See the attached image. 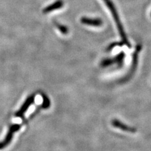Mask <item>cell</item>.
Listing matches in <instances>:
<instances>
[{
    "mask_svg": "<svg viewBox=\"0 0 151 151\" xmlns=\"http://www.w3.org/2000/svg\"><path fill=\"white\" fill-rule=\"evenodd\" d=\"M103 1L105 3L106 6L108 7V9H110V11L112 13L113 18V19H114L115 23H116L118 30H119V32L120 33V37H122V39L123 42H124V43L125 44H126V45H127L129 47H130V44L129 43L128 39H127L126 34H125V33L124 30V28H123L122 23L120 20L119 14H118V13H117V11L115 8L114 4L113 3L111 0H103Z\"/></svg>",
    "mask_w": 151,
    "mask_h": 151,
    "instance_id": "6da1fadb",
    "label": "cell"
},
{
    "mask_svg": "<svg viewBox=\"0 0 151 151\" xmlns=\"http://www.w3.org/2000/svg\"><path fill=\"white\" fill-rule=\"evenodd\" d=\"M20 129V125L18 124H14L9 127L5 139H4L1 142H0V149H2L4 147H6V146L11 142L13 137V134L15 133V132H17Z\"/></svg>",
    "mask_w": 151,
    "mask_h": 151,
    "instance_id": "7a4b0ae2",
    "label": "cell"
},
{
    "mask_svg": "<svg viewBox=\"0 0 151 151\" xmlns=\"http://www.w3.org/2000/svg\"><path fill=\"white\" fill-rule=\"evenodd\" d=\"M34 100H35V96L34 95H31V96H28L27 98V100L25 101V102L23 103L21 108L18 110V111L16 112L15 116L17 117H19V118L22 117L23 116V115L25 114V113L28 109V108L32 104L34 103Z\"/></svg>",
    "mask_w": 151,
    "mask_h": 151,
    "instance_id": "3957f363",
    "label": "cell"
},
{
    "mask_svg": "<svg viewBox=\"0 0 151 151\" xmlns=\"http://www.w3.org/2000/svg\"><path fill=\"white\" fill-rule=\"evenodd\" d=\"M111 124L114 127H116V128H117V129H121L124 132H130V133H135V132H136L135 129L133 128V127H129V125L124 124V123L122 122L121 121H120L119 120H117V119H113L111 122Z\"/></svg>",
    "mask_w": 151,
    "mask_h": 151,
    "instance_id": "277c9868",
    "label": "cell"
},
{
    "mask_svg": "<svg viewBox=\"0 0 151 151\" xmlns=\"http://www.w3.org/2000/svg\"><path fill=\"white\" fill-rule=\"evenodd\" d=\"M81 22L84 25L88 26L99 27L103 25V21L100 18H91L88 17H83L81 19Z\"/></svg>",
    "mask_w": 151,
    "mask_h": 151,
    "instance_id": "5b68a950",
    "label": "cell"
},
{
    "mask_svg": "<svg viewBox=\"0 0 151 151\" xmlns=\"http://www.w3.org/2000/svg\"><path fill=\"white\" fill-rule=\"evenodd\" d=\"M63 6H64V2L62 1V0H58V1H56L55 2L53 3L52 4H51L50 5L47 6L46 8H45L43 10V12L44 13H48L53 11L57 10V9L62 8Z\"/></svg>",
    "mask_w": 151,
    "mask_h": 151,
    "instance_id": "8992f818",
    "label": "cell"
},
{
    "mask_svg": "<svg viewBox=\"0 0 151 151\" xmlns=\"http://www.w3.org/2000/svg\"><path fill=\"white\" fill-rule=\"evenodd\" d=\"M125 58V54L124 52H120L119 54H118L115 58H114L115 63L117 64V65L119 66V67H122L123 63H124V60Z\"/></svg>",
    "mask_w": 151,
    "mask_h": 151,
    "instance_id": "52a82bcc",
    "label": "cell"
},
{
    "mask_svg": "<svg viewBox=\"0 0 151 151\" xmlns=\"http://www.w3.org/2000/svg\"><path fill=\"white\" fill-rule=\"evenodd\" d=\"M115 63L114 59H110V58H106L102 60V61L100 63V66L101 68H107L109 66Z\"/></svg>",
    "mask_w": 151,
    "mask_h": 151,
    "instance_id": "ba28073f",
    "label": "cell"
},
{
    "mask_svg": "<svg viewBox=\"0 0 151 151\" xmlns=\"http://www.w3.org/2000/svg\"><path fill=\"white\" fill-rule=\"evenodd\" d=\"M42 98H43V103H42V107L44 108H48L50 105V101L49 98L47 96L46 94H42Z\"/></svg>",
    "mask_w": 151,
    "mask_h": 151,
    "instance_id": "9c48e42d",
    "label": "cell"
},
{
    "mask_svg": "<svg viewBox=\"0 0 151 151\" xmlns=\"http://www.w3.org/2000/svg\"><path fill=\"white\" fill-rule=\"evenodd\" d=\"M57 27H58V28L59 30V31L61 33H63V34H67L68 32H69L68 28L66 26H64V25H60V24H57Z\"/></svg>",
    "mask_w": 151,
    "mask_h": 151,
    "instance_id": "30bf717a",
    "label": "cell"
},
{
    "mask_svg": "<svg viewBox=\"0 0 151 151\" xmlns=\"http://www.w3.org/2000/svg\"><path fill=\"white\" fill-rule=\"evenodd\" d=\"M150 15H151V13H150Z\"/></svg>",
    "mask_w": 151,
    "mask_h": 151,
    "instance_id": "8fae6325",
    "label": "cell"
}]
</instances>
